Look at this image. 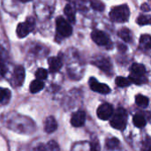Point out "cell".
Returning a JSON list of instances; mask_svg holds the SVG:
<instances>
[{"label":"cell","mask_w":151,"mask_h":151,"mask_svg":"<svg viewBox=\"0 0 151 151\" xmlns=\"http://www.w3.org/2000/svg\"><path fill=\"white\" fill-rule=\"evenodd\" d=\"M25 80V69L21 65L15 67L12 78V83L15 87H19L23 84Z\"/></svg>","instance_id":"cell-8"},{"label":"cell","mask_w":151,"mask_h":151,"mask_svg":"<svg viewBox=\"0 0 151 151\" xmlns=\"http://www.w3.org/2000/svg\"><path fill=\"white\" fill-rule=\"evenodd\" d=\"M90 4H91V7L97 12H102L104 10V4L100 1H92Z\"/></svg>","instance_id":"cell-26"},{"label":"cell","mask_w":151,"mask_h":151,"mask_svg":"<svg viewBox=\"0 0 151 151\" xmlns=\"http://www.w3.org/2000/svg\"><path fill=\"white\" fill-rule=\"evenodd\" d=\"M56 27L58 34L62 37H69L73 33L72 26L63 17H58L56 19Z\"/></svg>","instance_id":"cell-5"},{"label":"cell","mask_w":151,"mask_h":151,"mask_svg":"<svg viewBox=\"0 0 151 151\" xmlns=\"http://www.w3.org/2000/svg\"><path fill=\"white\" fill-rule=\"evenodd\" d=\"M88 84H89L90 88L93 91H95V92H97V93H100V94H104V95L109 94L111 92L110 87H108L106 84L100 83L96 79H95L93 77L89 79Z\"/></svg>","instance_id":"cell-7"},{"label":"cell","mask_w":151,"mask_h":151,"mask_svg":"<svg viewBox=\"0 0 151 151\" xmlns=\"http://www.w3.org/2000/svg\"><path fill=\"white\" fill-rule=\"evenodd\" d=\"M118 35L126 42H130L132 41V33L127 27H122L118 32Z\"/></svg>","instance_id":"cell-16"},{"label":"cell","mask_w":151,"mask_h":151,"mask_svg":"<svg viewBox=\"0 0 151 151\" xmlns=\"http://www.w3.org/2000/svg\"><path fill=\"white\" fill-rule=\"evenodd\" d=\"M43 88H44V84L42 81H38V80H35L30 83L29 90L32 94H35V93L40 92Z\"/></svg>","instance_id":"cell-17"},{"label":"cell","mask_w":151,"mask_h":151,"mask_svg":"<svg viewBox=\"0 0 151 151\" xmlns=\"http://www.w3.org/2000/svg\"><path fill=\"white\" fill-rule=\"evenodd\" d=\"M133 122H134V125L136 127H139V128H142L146 126L147 124V120L142 115V114H135L133 118Z\"/></svg>","instance_id":"cell-19"},{"label":"cell","mask_w":151,"mask_h":151,"mask_svg":"<svg viewBox=\"0 0 151 151\" xmlns=\"http://www.w3.org/2000/svg\"><path fill=\"white\" fill-rule=\"evenodd\" d=\"M136 22L141 26L150 25V24H151V16H150V15H141L138 17Z\"/></svg>","instance_id":"cell-23"},{"label":"cell","mask_w":151,"mask_h":151,"mask_svg":"<svg viewBox=\"0 0 151 151\" xmlns=\"http://www.w3.org/2000/svg\"><path fill=\"white\" fill-rule=\"evenodd\" d=\"M47 76H48V73H47V71H46L45 69H43V68H39V69L36 71V73H35L36 80L41 81H44V80L47 78Z\"/></svg>","instance_id":"cell-24"},{"label":"cell","mask_w":151,"mask_h":151,"mask_svg":"<svg viewBox=\"0 0 151 151\" xmlns=\"http://www.w3.org/2000/svg\"><path fill=\"white\" fill-rule=\"evenodd\" d=\"M3 52H4V50L3 48H1V47H0V60H4V59H5V56L2 54Z\"/></svg>","instance_id":"cell-32"},{"label":"cell","mask_w":151,"mask_h":151,"mask_svg":"<svg viewBox=\"0 0 151 151\" xmlns=\"http://www.w3.org/2000/svg\"><path fill=\"white\" fill-rule=\"evenodd\" d=\"M86 121V113L83 111H78L74 112L71 118V124L75 127H82Z\"/></svg>","instance_id":"cell-11"},{"label":"cell","mask_w":151,"mask_h":151,"mask_svg":"<svg viewBox=\"0 0 151 151\" xmlns=\"http://www.w3.org/2000/svg\"><path fill=\"white\" fill-rule=\"evenodd\" d=\"M35 151H45V146L43 145H39Z\"/></svg>","instance_id":"cell-33"},{"label":"cell","mask_w":151,"mask_h":151,"mask_svg":"<svg viewBox=\"0 0 151 151\" xmlns=\"http://www.w3.org/2000/svg\"><path fill=\"white\" fill-rule=\"evenodd\" d=\"M64 12H65V14L66 15L69 21H71V22L75 21V9L72 4H67L65 7Z\"/></svg>","instance_id":"cell-18"},{"label":"cell","mask_w":151,"mask_h":151,"mask_svg":"<svg viewBox=\"0 0 151 151\" xmlns=\"http://www.w3.org/2000/svg\"><path fill=\"white\" fill-rule=\"evenodd\" d=\"M113 112H114V110H113L112 106L110 104L105 103V104H101L98 107L96 114H97V117L100 119H102V120H108V119H110L112 117Z\"/></svg>","instance_id":"cell-6"},{"label":"cell","mask_w":151,"mask_h":151,"mask_svg":"<svg viewBox=\"0 0 151 151\" xmlns=\"http://www.w3.org/2000/svg\"><path fill=\"white\" fill-rule=\"evenodd\" d=\"M115 82L117 84L118 87L119 88H126V87H128L131 82L129 81V80L127 78H124V77H121V76H119L116 78L115 80Z\"/></svg>","instance_id":"cell-21"},{"label":"cell","mask_w":151,"mask_h":151,"mask_svg":"<svg viewBox=\"0 0 151 151\" xmlns=\"http://www.w3.org/2000/svg\"><path fill=\"white\" fill-rule=\"evenodd\" d=\"M142 10L143 12H150V6H149L147 4H143L142 5Z\"/></svg>","instance_id":"cell-30"},{"label":"cell","mask_w":151,"mask_h":151,"mask_svg":"<svg viewBox=\"0 0 151 151\" xmlns=\"http://www.w3.org/2000/svg\"><path fill=\"white\" fill-rule=\"evenodd\" d=\"M140 47L143 50H149L151 49V35H142L140 38Z\"/></svg>","instance_id":"cell-14"},{"label":"cell","mask_w":151,"mask_h":151,"mask_svg":"<svg viewBox=\"0 0 151 151\" xmlns=\"http://www.w3.org/2000/svg\"><path fill=\"white\" fill-rule=\"evenodd\" d=\"M130 74L128 80L131 83H134L136 85H142L148 82V79L146 78V68L142 64L134 63L130 67Z\"/></svg>","instance_id":"cell-1"},{"label":"cell","mask_w":151,"mask_h":151,"mask_svg":"<svg viewBox=\"0 0 151 151\" xmlns=\"http://www.w3.org/2000/svg\"><path fill=\"white\" fill-rule=\"evenodd\" d=\"M12 94L11 91L7 88H0V104H6L11 99Z\"/></svg>","instance_id":"cell-15"},{"label":"cell","mask_w":151,"mask_h":151,"mask_svg":"<svg viewBox=\"0 0 151 151\" xmlns=\"http://www.w3.org/2000/svg\"><path fill=\"white\" fill-rule=\"evenodd\" d=\"M57 128H58V123L56 119L52 116H49L48 118H46L44 121V131L48 134H51L55 132Z\"/></svg>","instance_id":"cell-13"},{"label":"cell","mask_w":151,"mask_h":151,"mask_svg":"<svg viewBox=\"0 0 151 151\" xmlns=\"http://www.w3.org/2000/svg\"><path fill=\"white\" fill-rule=\"evenodd\" d=\"M106 147L108 150H116L119 147V141L117 138H111L106 141Z\"/></svg>","instance_id":"cell-22"},{"label":"cell","mask_w":151,"mask_h":151,"mask_svg":"<svg viewBox=\"0 0 151 151\" xmlns=\"http://www.w3.org/2000/svg\"><path fill=\"white\" fill-rule=\"evenodd\" d=\"M101 150V147H100V143L98 142L97 139L93 140L90 143V151H100Z\"/></svg>","instance_id":"cell-27"},{"label":"cell","mask_w":151,"mask_h":151,"mask_svg":"<svg viewBox=\"0 0 151 151\" xmlns=\"http://www.w3.org/2000/svg\"><path fill=\"white\" fill-rule=\"evenodd\" d=\"M35 21L32 17H29L26 19L25 22L19 23L17 27L16 33L18 37L19 38H24L26 37L35 27Z\"/></svg>","instance_id":"cell-4"},{"label":"cell","mask_w":151,"mask_h":151,"mask_svg":"<svg viewBox=\"0 0 151 151\" xmlns=\"http://www.w3.org/2000/svg\"><path fill=\"white\" fill-rule=\"evenodd\" d=\"M6 71H7V68L4 65V64H3L2 62H0V79H2L5 75Z\"/></svg>","instance_id":"cell-29"},{"label":"cell","mask_w":151,"mask_h":151,"mask_svg":"<svg viewBox=\"0 0 151 151\" xmlns=\"http://www.w3.org/2000/svg\"><path fill=\"white\" fill-rule=\"evenodd\" d=\"M94 65H96L97 67H99L101 70H103L107 73H110L112 71V65L111 60L105 57L96 58V60L94 61Z\"/></svg>","instance_id":"cell-10"},{"label":"cell","mask_w":151,"mask_h":151,"mask_svg":"<svg viewBox=\"0 0 151 151\" xmlns=\"http://www.w3.org/2000/svg\"><path fill=\"white\" fill-rule=\"evenodd\" d=\"M111 126L117 130H124L127 124V111L124 108H118L110 121Z\"/></svg>","instance_id":"cell-2"},{"label":"cell","mask_w":151,"mask_h":151,"mask_svg":"<svg viewBox=\"0 0 151 151\" xmlns=\"http://www.w3.org/2000/svg\"><path fill=\"white\" fill-rule=\"evenodd\" d=\"M135 103L138 106H140L142 108H146L149 105L150 101L147 96H142V95H137L135 96Z\"/></svg>","instance_id":"cell-20"},{"label":"cell","mask_w":151,"mask_h":151,"mask_svg":"<svg viewBox=\"0 0 151 151\" xmlns=\"http://www.w3.org/2000/svg\"><path fill=\"white\" fill-rule=\"evenodd\" d=\"M45 151H60V149L55 141H50L45 146Z\"/></svg>","instance_id":"cell-25"},{"label":"cell","mask_w":151,"mask_h":151,"mask_svg":"<svg viewBox=\"0 0 151 151\" xmlns=\"http://www.w3.org/2000/svg\"><path fill=\"white\" fill-rule=\"evenodd\" d=\"M91 38L99 46H107L111 42L107 35L99 30H94L91 33Z\"/></svg>","instance_id":"cell-9"},{"label":"cell","mask_w":151,"mask_h":151,"mask_svg":"<svg viewBox=\"0 0 151 151\" xmlns=\"http://www.w3.org/2000/svg\"><path fill=\"white\" fill-rule=\"evenodd\" d=\"M48 63H49V68H50V73H57L58 72L62 65V60L58 58V57H51L48 59Z\"/></svg>","instance_id":"cell-12"},{"label":"cell","mask_w":151,"mask_h":151,"mask_svg":"<svg viewBox=\"0 0 151 151\" xmlns=\"http://www.w3.org/2000/svg\"><path fill=\"white\" fill-rule=\"evenodd\" d=\"M109 15L112 21L123 23V22H127L129 19L130 10L127 4H122L112 8Z\"/></svg>","instance_id":"cell-3"},{"label":"cell","mask_w":151,"mask_h":151,"mask_svg":"<svg viewBox=\"0 0 151 151\" xmlns=\"http://www.w3.org/2000/svg\"><path fill=\"white\" fill-rule=\"evenodd\" d=\"M142 150L151 151V138H150V137H147V138H146V140L143 142Z\"/></svg>","instance_id":"cell-28"},{"label":"cell","mask_w":151,"mask_h":151,"mask_svg":"<svg viewBox=\"0 0 151 151\" xmlns=\"http://www.w3.org/2000/svg\"><path fill=\"white\" fill-rule=\"evenodd\" d=\"M119 50L122 51V52H125V51L127 50V47L126 45H124V44H120V45L119 46Z\"/></svg>","instance_id":"cell-31"}]
</instances>
